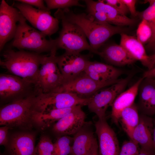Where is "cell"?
<instances>
[{"mask_svg": "<svg viewBox=\"0 0 155 155\" xmlns=\"http://www.w3.org/2000/svg\"><path fill=\"white\" fill-rule=\"evenodd\" d=\"M57 10L66 20L81 28L89 40L90 46L97 53L109 38L126 31L123 26L98 21L87 13H75L69 8Z\"/></svg>", "mask_w": 155, "mask_h": 155, "instance_id": "1", "label": "cell"}, {"mask_svg": "<svg viewBox=\"0 0 155 155\" xmlns=\"http://www.w3.org/2000/svg\"><path fill=\"white\" fill-rule=\"evenodd\" d=\"M43 56L24 50L8 49L2 54L0 65L11 74L33 84L37 88L38 73Z\"/></svg>", "mask_w": 155, "mask_h": 155, "instance_id": "2", "label": "cell"}, {"mask_svg": "<svg viewBox=\"0 0 155 155\" xmlns=\"http://www.w3.org/2000/svg\"><path fill=\"white\" fill-rule=\"evenodd\" d=\"M39 31L28 25L21 14L11 46L20 50H27L41 54L58 49L56 39L48 40Z\"/></svg>", "mask_w": 155, "mask_h": 155, "instance_id": "3", "label": "cell"}, {"mask_svg": "<svg viewBox=\"0 0 155 155\" xmlns=\"http://www.w3.org/2000/svg\"><path fill=\"white\" fill-rule=\"evenodd\" d=\"M37 95L15 100L1 108L0 125L10 128H31L33 124L32 118L34 99Z\"/></svg>", "mask_w": 155, "mask_h": 155, "instance_id": "4", "label": "cell"}, {"mask_svg": "<svg viewBox=\"0 0 155 155\" xmlns=\"http://www.w3.org/2000/svg\"><path fill=\"white\" fill-rule=\"evenodd\" d=\"M55 17L61 21L62 28L58 37L56 38L58 49L65 52L80 53L84 50L97 54V52L91 46L84 32L78 25L65 18L57 10Z\"/></svg>", "mask_w": 155, "mask_h": 155, "instance_id": "5", "label": "cell"}, {"mask_svg": "<svg viewBox=\"0 0 155 155\" xmlns=\"http://www.w3.org/2000/svg\"><path fill=\"white\" fill-rule=\"evenodd\" d=\"M91 99V97L82 98L76 94L66 91H54L47 93L39 92L34 99V110L41 112L78 105L87 106Z\"/></svg>", "mask_w": 155, "mask_h": 155, "instance_id": "6", "label": "cell"}, {"mask_svg": "<svg viewBox=\"0 0 155 155\" xmlns=\"http://www.w3.org/2000/svg\"><path fill=\"white\" fill-rule=\"evenodd\" d=\"M57 50L44 55L41 62L37 80V88L40 92L54 91L65 83L56 60Z\"/></svg>", "mask_w": 155, "mask_h": 155, "instance_id": "7", "label": "cell"}, {"mask_svg": "<svg viewBox=\"0 0 155 155\" xmlns=\"http://www.w3.org/2000/svg\"><path fill=\"white\" fill-rule=\"evenodd\" d=\"M38 93L34 84L20 77L11 74H0V98L1 101L9 103L37 94Z\"/></svg>", "mask_w": 155, "mask_h": 155, "instance_id": "8", "label": "cell"}, {"mask_svg": "<svg viewBox=\"0 0 155 155\" xmlns=\"http://www.w3.org/2000/svg\"><path fill=\"white\" fill-rule=\"evenodd\" d=\"M17 2L14 3L13 7L38 30L49 36L58 30L59 21L51 15L50 11L36 9L28 4Z\"/></svg>", "mask_w": 155, "mask_h": 155, "instance_id": "9", "label": "cell"}, {"mask_svg": "<svg viewBox=\"0 0 155 155\" xmlns=\"http://www.w3.org/2000/svg\"><path fill=\"white\" fill-rule=\"evenodd\" d=\"M130 78L131 77L128 76L121 79L118 82L96 92L91 97L87 105L89 110L95 114L98 119H106L107 108L111 106L116 97L123 92Z\"/></svg>", "mask_w": 155, "mask_h": 155, "instance_id": "10", "label": "cell"}, {"mask_svg": "<svg viewBox=\"0 0 155 155\" xmlns=\"http://www.w3.org/2000/svg\"><path fill=\"white\" fill-rule=\"evenodd\" d=\"M84 1L86 4L87 13L98 21L120 26H131L135 22L134 19L122 14L102 0H85Z\"/></svg>", "mask_w": 155, "mask_h": 155, "instance_id": "11", "label": "cell"}, {"mask_svg": "<svg viewBox=\"0 0 155 155\" xmlns=\"http://www.w3.org/2000/svg\"><path fill=\"white\" fill-rule=\"evenodd\" d=\"M121 79L110 82H98L84 72L75 79L65 83L54 91L68 92L82 98H90L100 90L118 82Z\"/></svg>", "mask_w": 155, "mask_h": 155, "instance_id": "12", "label": "cell"}, {"mask_svg": "<svg viewBox=\"0 0 155 155\" xmlns=\"http://www.w3.org/2000/svg\"><path fill=\"white\" fill-rule=\"evenodd\" d=\"M89 57L80 53L67 52L57 56V63L65 83L75 79L84 72L89 61Z\"/></svg>", "mask_w": 155, "mask_h": 155, "instance_id": "13", "label": "cell"}, {"mask_svg": "<svg viewBox=\"0 0 155 155\" xmlns=\"http://www.w3.org/2000/svg\"><path fill=\"white\" fill-rule=\"evenodd\" d=\"M21 14L15 7L8 4L4 0L0 5V50L13 39Z\"/></svg>", "mask_w": 155, "mask_h": 155, "instance_id": "14", "label": "cell"}, {"mask_svg": "<svg viewBox=\"0 0 155 155\" xmlns=\"http://www.w3.org/2000/svg\"><path fill=\"white\" fill-rule=\"evenodd\" d=\"M98 140L99 155H119L120 148L117 135L106 119L98 120L95 124Z\"/></svg>", "mask_w": 155, "mask_h": 155, "instance_id": "15", "label": "cell"}, {"mask_svg": "<svg viewBox=\"0 0 155 155\" xmlns=\"http://www.w3.org/2000/svg\"><path fill=\"white\" fill-rule=\"evenodd\" d=\"M78 105L70 113L61 118L53 125V132L60 136L74 135L86 123V115Z\"/></svg>", "mask_w": 155, "mask_h": 155, "instance_id": "16", "label": "cell"}, {"mask_svg": "<svg viewBox=\"0 0 155 155\" xmlns=\"http://www.w3.org/2000/svg\"><path fill=\"white\" fill-rule=\"evenodd\" d=\"M84 73L93 80L100 82H107L119 79L124 71L108 64L89 61Z\"/></svg>", "mask_w": 155, "mask_h": 155, "instance_id": "17", "label": "cell"}, {"mask_svg": "<svg viewBox=\"0 0 155 155\" xmlns=\"http://www.w3.org/2000/svg\"><path fill=\"white\" fill-rule=\"evenodd\" d=\"M144 78H140L128 89L119 95L114 100L111 106V117L115 124H118L121 111L134 103L139 86Z\"/></svg>", "mask_w": 155, "mask_h": 155, "instance_id": "18", "label": "cell"}, {"mask_svg": "<svg viewBox=\"0 0 155 155\" xmlns=\"http://www.w3.org/2000/svg\"><path fill=\"white\" fill-rule=\"evenodd\" d=\"M97 54L107 62L118 66L131 65L137 61L120 44L106 45L98 51Z\"/></svg>", "mask_w": 155, "mask_h": 155, "instance_id": "19", "label": "cell"}, {"mask_svg": "<svg viewBox=\"0 0 155 155\" xmlns=\"http://www.w3.org/2000/svg\"><path fill=\"white\" fill-rule=\"evenodd\" d=\"M137 106L142 114L151 117L155 115V84L145 78L139 86Z\"/></svg>", "mask_w": 155, "mask_h": 155, "instance_id": "20", "label": "cell"}, {"mask_svg": "<svg viewBox=\"0 0 155 155\" xmlns=\"http://www.w3.org/2000/svg\"><path fill=\"white\" fill-rule=\"evenodd\" d=\"M154 127L153 119L142 114L140 116L139 122L133 130L131 140L141 147L154 150L152 140Z\"/></svg>", "mask_w": 155, "mask_h": 155, "instance_id": "21", "label": "cell"}, {"mask_svg": "<svg viewBox=\"0 0 155 155\" xmlns=\"http://www.w3.org/2000/svg\"><path fill=\"white\" fill-rule=\"evenodd\" d=\"M35 136L33 133L21 132L14 134L9 140L10 155H35Z\"/></svg>", "mask_w": 155, "mask_h": 155, "instance_id": "22", "label": "cell"}, {"mask_svg": "<svg viewBox=\"0 0 155 155\" xmlns=\"http://www.w3.org/2000/svg\"><path fill=\"white\" fill-rule=\"evenodd\" d=\"M120 44L137 61H140L144 66L147 67L148 70L151 69L150 56L147 55L143 44L136 37L122 33Z\"/></svg>", "mask_w": 155, "mask_h": 155, "instance_id": "23", "label": "cell"}, {"mask_svg": "<svg viewBox=\"0 0 155 155\" xmlns=\"http://www.w3.org/2000/svg\"><path fill=\"white\" fill-rule=\"evenodd\" d=\"M86 123L73 135L71 151L69 155H85L96 139L93 131Z\"/></svg>", "mask_w": 155, "mask_h": 155, "instance_id": "24", "label": "cell"}, {"mask_svg": "<svg viewBox=\"0 0 155 155\" xmlns=\"http://www.w3.org/2000/svg\"><path fill=\"white\" fill-rule=\"evenodd\" d=\"M76 106L41 112L36 111L34 110L32 118V123L40 129H44L70 113Z\"/></svg>", "mask_w": 155, "mask_h": 155, "instance_id": "25", "label": "cell"}, {"mask_svg": "<svg viewBox=\"0 0 155 155\" xmlns=\"http://www.w3.org/2000/svg\"><path fill=\"white\" fill-rule=\"evenodd\" d=\"M137 106L134 103L123 109L119 117L122 127L127 134L131 139L133 130L138 124L140 116Z\"/></svg>", "mask_w": 155, "mask_h": 155, "instance_id": "26", "label": "cell"}, {"mask_svg": "<svg viewBox=\"0 0 155 155\" xmlns=\"http://www.w3.org/2000/svg\"><path fill=\"white\" fill-rule=\"evenodd\" d=\"M155 34V26L145 20H142L136 31V38L138 40L143 44H148L152 39Z\"/></svg>", "mask_w": 155, "mask_h": 155, "instance_id": "27", "label": "cell"}, {"mask_svg": "<svg viewBox=\"0 0 155 155\" xmlns=\"http://www.w3.org/2000/svg\"><path fill=\"white\" fill-rule=\"evenodd\" d=\"M54 143L48 136L43 135L36 146L35 155H53Z\"/></svg>", "mask_w": 155, "mask_h": 155, "instance_id": "28", "label": "cell"}, {"mask_svg": "<svg viewBox=\"0 0 155 155\" xmlns=\"http://www.w3.org/2000/svg\"><path fill=\"white\" fill-rule=\"evenodd\" d=\"M44 1L50 10L54 9H64L73 6L85 7L77 0H45Z\"/></svg>", "mask_w": 155, "mask_h": 155, "instance_id": "29", "label": "cell"}, {"mask_svg": "<svg viewBox=\"0 0 155 155\" xmlns=\"http://www.w3.org/2000/svg\"><path fill=\"white\" fill-rule=\"evenodd\" d=\"M150 3L145 10L141 12H137L138 16L142 20L146 21L151 24L155 26V0H146Z\"/></svg>", "mask_w": 155, "mask_h": 155, "instance_id": "30", "label": "cell"}, {"mask_svg": "<svg viewBox=\"0 0 155 155\" xmlns=\"http://www.w3.org/2000/svg\"><path fill=\"white\" fill-rule=\"evenodd\" d=\"M140 150L139 144L130 139L123 142L119 155H138Z\"/></svg>", "mask_w": 155, "mask_h": 155, "instance_id": "31", "label": "cell"}, {"mask_svg": "<svg viewBox=\"0 0 155 155\" xmlns=\"http://www.w3.org/2000/svg\"><path fill=\"white\" fill-rule=\"evenodd\" d=\"M73 142V137H71L69 135L60 136L54 143L53 152L70 145Z\"/></svg>", "mask_w": 155, "mask_h": 155, "instance_id": "32", "label": "cell"}, {"mask_svg": "<svg viewBox=\"0 0 155 155\" xmlns=\"http://www.w3.org/2000/svg\"><path fill=\"white\" fill-rule=\"evenodd\" d=\"M104 3L116 9L122 14L126 15L129 12L127 7L122 0H103Z\"/></svg>", "mask_w": 155, "mask_h": 155, "instance_id": "33", "label": "cell"}, {"mask_svg": "<svg viewBox=\"0 0 155 155\" xmlns=\"http://www.w3.org/2000/svg\"><path fill=\"white\" fill-rule=\"evenodd\" d=\"M17 1L28 4L32 6H34L38 9L45 11H50L45 5L44 1L42 0H19Z\"/></svg>", "mask_w": 155, "mask_h": 155, "instance_id": "34", "label": "cell"}, {"mask_svg": "<svg viewBox=\"0 0 155 155\" xmlns=\"http://www.w3.org/2000/svg\"><path fill=\"white\" fill-rule=\"evenodd\" d=\"M9 127L3 126L0 128V145L1 146H7L9 141L8 139V132Z\"/></svg>", "mask_w": 155, "mask_h": 155, "instance_id": "35", "label": "cell"}, {"mask_svg": "<svg viewBox=\"0 0 155 155\" xmlns=\"http://www.w3.org/2000/svg\"><path fill=\"white\" fill-rule=\"evenodd\" d=\"M125 4L131 15L134 17L137 16V12L135 9V4L137 1L135 0H122Z\"/></svg>", "mask_w": 155, "mask_h": 155, "instance_id": "36", "label": "cell"}, {"mask_svg": "<svg viewBox=\"0 0 155 155\" xmlns=\"http://www.w3.org/2000/svg\"><path fill=\"white\" fill-rule=\"evenodd\" d=\"M85 155H99L98 144L96 139Z\"/></svg>", "mask_w": 155, "mask_h": 155, "instance_id": "37", "label": "cell"}, {"mask_svg": "<svg viewBox=\"0 0 155 155\" xmlns=\"http://www.w3.org/2000/svg\"><path fill=\"white\" fill-rule=\"evenodd\" d=\"M71 151V146L69 145L53 153V155H69Z\"/></svg>", "mask_w": 155, "mask_h": 155, "instance_id": "38", "label": "cell"}, {"mask_svg": "<svg viewBox=\"0 0 155 155\" xmlns=\"http://www.w3.org/2000/svg\"><path fill=\"white\" fill-rule=\"evenodd\" d=\"M144 78L154 79L155 78V67L152 69L148 70L143 73V77Z\"/></svg>", "mask_w": 155, "mask_h": 155, "instance_id": "39", "label": "cell"}, {"mask_svg": "<svg viewBox=\"0 0 155 155\" xmlns=\"http://www.w3.org/2000/svg\"><path fill=\"white\" fill-rule=\"evenodd\" d=\"M138 155H155V150L141 147Z\"/></svg>", "mask_w": 155, "mask_h": 155, "instance_id": "40", "label": "cell"}, {"mask_svg": "<svg viewBox=\"0 0 155 155\" xmlns=\"http://www.w3.org/2000/svg\"><path fill=\"white\" fill-rule=\"evenodd\" d=\"M153 50L154 53L152 55H149L151 61V69L155 67V48Z\"/></svg>", "mask_w": 155, "mask_h": 155, "instance_id": "41", "label": "cell"}, {"mask_svg": "<svg viewBox=\"0 0 155 155\" xmlns=\"http://www.w3.org/2000/svg\"><path fill=\"white\" fill-rule=\"evenodd\" d=\"M146 47L149 49H153L155 48V34L151 41L148 44Z\"/></svg>", "mask_w": 155, "mask_h": 155, "instance_id": "42", "label": "cell"}, {"mask_svg": "<svg viewBox=\"0 0 155 155\" xmlns=\"http://www.w3.org/2000/svg\"><path fill=\"white\" fill-rule=\"evenodd\" d=\"M154 127L153 129L152 140L154 149L155 150V119L154 120Z\"/></svg>", "mask_w": 155, "mask_h": 155, "instance_id": "43", "label": "cell"}, {"mask_svg": "<svg viewBox=\"0 0 155 155\" xmlns=\"http://www.w3.org/2000/svg\"><path fill=\"white\" fill-rule=\"evenodd\" d=\"M151 81L155 84V79L150 78Z\"/></svg>", "mask_w": 155, "mask_h": 155, "instance_id": "44", "label": "cell"}]
</instances>
